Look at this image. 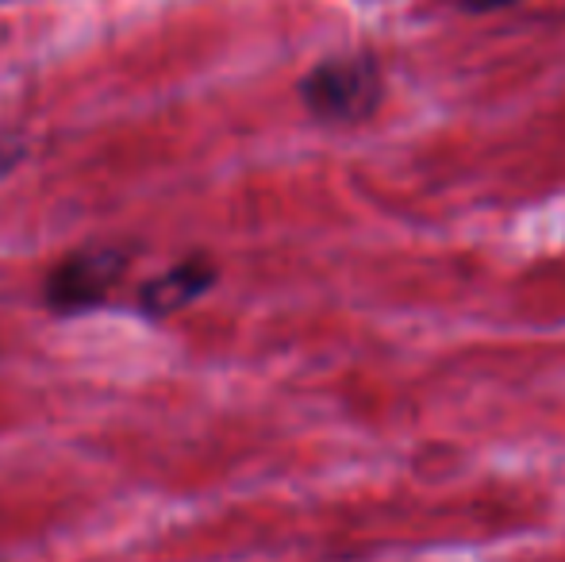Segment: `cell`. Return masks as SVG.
I'll return each mask as SVG.
<instances>
[{"label": "cell", "instance_id": "cell-1", "mask_svg": "<svg viewBox=\"0 0 565 562\" xmlns=\"http://www.w3.org/2000/svg\"><path fill=\"white\" fill-rule=\"evenodd\" d=\"M300 100L316 120H362L377 105V66L365 54L320 62L300 82Z\"/></svg>", "mask_w": 565, "mask_h": 562}, {"label": "cell", "instance_id": "cell-2", "mask_svg": "<svg viewBox=\"0 0 565 562\" xmlns=\"http://www.w3.org/2000/svg\"><path fill=\"white\" fill-rule=\"evenodd\" d=\"M131 255L119 247H89L66 255L43 285V300L51 312L58 316H77L100 308L108 300V293L116 289V282L124 278Z\"/></svg>", "mask_w": 565, "mask_h": 562}, {"label": "cell", "instance_id": "cell-3", "mask_svg": "<svg viewBox=\"0 0 565 562\" xmlns=\"http://www.w3.org/2000/svg\"><path fill=\"white\" fill-rule=\"evenodd\" d=\"M212 285H216V266H212V258L189 255V258H181L178 266H170V271H162L158 278H150L142 285L135 305H139V316H147V320H166V316H173L178 308H189L196 297H204Z\"/></svg>", "mask_w": 565, "mask_h": 562}, {"label": "cell", "instance_id": "cell-4", "mask_svg": "<svg viewBox=\"0 0 565 562\" xmlns=\"http://www.w3.org/2000/svg\"><path fill=\"white\" fill-rule=\"evenodd\" d=\"M466 8H473V12H492V8H504V4H515V0H461Z\"/></svg>", "mask_w": 565, "mask_h": 562}]
</instances>
